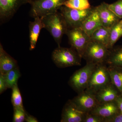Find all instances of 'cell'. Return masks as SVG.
Wrapping results in <instances>:
<instances>
[{"mask_svg": "<svg viewBox=\"0 0 122 122\" xmlns=\"http://www.w3.org/2000/svg\"><path fill=\"white\" fill-rule=\"evenodd\" d=\"M44 24V28L49 31L56 42L61 46L62 38L68 30L65 18L61 12L57 11L41 18Z\"/></svg>", "mask_w": 122, "mask_h": 122, "instance_id": "6da1fadb", "label": "cell"}, {"mask_svg": "<svg viewBox=\"0 0 122 122\" xmlns=\"http://www.w3.org/2000/svg\"><path fill=\"white\" fill-rule=\"evenodd\" d=\"M52 58L55 65L59 68L81 65V58L72 47H58L52 53Z\"/></svg>", "mask_w": 122, "mask_h": 122, "instance_id": "7a4b0ae2", "label": "cell"}, {"mask_svg": "<svg viewBox=\"0 0 122 122\" xmlns=\"http://www.w3.org/2000/svg\"><path fill=\"white\" fill-rule=\"evenodd\" d=\"M66 0H29L30 14L34 18H41L56 12L63 6Z\"/></svg>", "mask_w": 122, "mask_h": 122, "instance_id": "3957f363", "label": "cell"}, {"mask_svg": "<svg viewBox=\"0 0 122 122\" xmlns=\"http://www.w3.org/2000/svg\"><path fill=\"white\" fill-rule=\"evenodd\" d=\"M111 82L108 66L105 63L96 65L92 72L86 90L95 94Z\"/></svg>", "mask_w": 122, "mask_h": 122, "instance_id": "277c9868", "label": "cell"}, {"mask_svg": "<svg viewBox=\"0 0 122 122\" xmlns=\"http://www.w3.org/2000/svg\"><path fill=\"white\" fill-rule=\"evenodd\" d=\"M97 65L86 63L85 66L75 71L70 78L69 85L78 94L86 89L92 72Z\"/></svg>", "mask_w": 122, "mask_h": 122, "instance_id": "5b68a950", "label": "cell"}, {"mask_svg": "<svg viewBox=\"0 0 122 122\" xmlns=\"http://www.w3.org/2000/svg\"><path fill=\"white\" fill-rule=\"evenodd\" d=\"M109 49L105 45L96 41L90 40L86 48L82 58L86 63L98 64L105 63Z\"/></svg>", "mask_w": 122, "mask_h": 122, "instance_id": "8992f818", "label": "cell"}, {"mask_svg": "<svg viewBox=\"0 0 122 122\" xmlns=\"http://www.w3.org/2000/svg\"><path fill=\"white\" fill-rule=\"evenodd\" d=\"M94 7L85 10L70 8L63 5L59 9L65 20L68 29L80 28L83 21L92 12Z\"/></svg>", "mask_w": 122, "mask_h": 122, "instance_id": "52a82bcc", "label": "cell"}, {"mask_svg": "<svg viewBox=\"0 0 122 122\" xmlns=\"http://www.w3.org/2000/svg\"><path fill=\"white\" fill-rule=\"evenodd\" d=\"M66 34L68 36L71 47L82 58L86 48L91 40L90 36L81 28L68 29Z\"/></svg>", "mask_w": 122, "mask_h": 122, "instance_id": "ba28073f", "label": "cell"}, {"mask_svg": "<svg viewBox=\"0 0 122 122\" xmlns=\"http://www.w3.org/2000/svg\"><path fill=\"white\" fill-rule=\"evenodd\" d=\"M29 1V0H0L1 24L10 20L20 7Z\"/></svg>", "mask_w": 122, "mask_h": 122, "instance_id": "9c48e42d", "label": "cell"}, {"mask_svg": "<svg viewBox=\"0 0 122 122\" xmlns=\"http://www.w3.org/2000/svg\"><path fill=\"white\" fill-rule=\"evenodd\" d=\"M71 100L79 109L86 113L93 110L99 104L95 94L86 90L78 93Z\"/></svg>", "mask_w": 122, "mask_h": 122, "instance_id": "30bf717a", "label": "cell"}, {"mask_svg": "<svg viewBox=\"0 0 122 122\" xmlns=\"http://www.w3.org/2000/svg\"><path fill=\"white\" fill-rule=\"evenodd\" d=\"M86 113L82 111L71 100L63 107L61 115V122H83Z\"/></svg>", "mask_w": 122, "mask_h": 122, "instance_id": "8fae6325", "label": "cell"}, {"mask_svg": "<svg viewBox=\"0 0 122 122\" xmlns=\"http://www.w3.org/2000/svg\"><path fill=\"white\" fill-rule=\"evenodd\" d=\"M96 9L100 18L102 25L110 29L115 24L120 21L121 19L117 16L108 7V4L103 2Z\"/></svg>", "mask_w": 122, "mask_h": 122, "instance_id": "7c38bea8", "label": "cell"}, {"mask_svg": "<svg viewBox=\"0 0 122 122\" xmlns=\"http://www.w3.org/2000/svg\"><path fill=\"white\" fill-rule=\"evenodd\" d=\"M95 95L99 104L114 102L119 97L122 96L118 90L111 82L97 92Z\"/></svg>", "mask_w": 122, "mask_h": 122, "instance_id": "4fadbf2b", "label": "cell"}, {"mask_svg": "<svg viewBox=\"0 0 122 122\" xmlns=\"http://www.w3.org/2000/svg\"><path fill=\"white\" fill-rule=\"evenodd\" d=\"M120 112L115 101L99 103L90 113L100 116L105 120Z\"/></svg>", "mask_w": 122, "mask_h": 122, "instance_id": "5bb4252c", "label": "cell"}, {"mask_svg": "<svg viewBox=\"0 0 122 122\" xmlns=\"http://www.w3.org/2000/svg\"><path fill=\"white\" fill-rule=\"evenodd\" d=\"M102 26L96 7L83 21L80 28L90 36L97 29Z\"/></svg>", "mask_w": 122, "mask_h": 122, "instance_id": "9a60e30c", "label": "cell"}, {"mask_svg": "<svg viewBox=\"0 0 122 122\" xmlns=\"http://www.w3.org/2000/svg\"><path fill=\"white\" fill-rule=\"evenodd\" d=\"M34 18L33 21H30L29 23V49L30 51L35 49L40 32L42 29L44 28V24L41 18L36 17Z\"/></svg>", "mask_w": 122, "mask_h": 122, "instance_id": "2e32d148", "label": "cell"}, {"mask_svg": "<svg viewBox=\"0 0 122 122\" xmlns=\"http://www.w3.org/2000/svg\"><path fill=\"white\" fill-rule=\"evenodd\" d=\"M17 61L4 50L0 44V73L4 74L10 71L18 68Z\"/></svg>", "mask_w": 122, "mask_h": 122, "instance_id": "e0dca14e", "label": "cell"}, {"mask_svg": "<svg viewBox=\"0 0 122 122\" xmlns=\"http://www.w3.org/2000/svg\"><path fill=\"white\" fill-rule=\"evenodd\" d=\"M105 63L108 66L122 68V45L113 46L109 49Z\"/></svg>", "mask_w": 122, "mask_h": 122, "instance_id": "ac0fdd59", "label": "cell"}, {"mask_svg": "<svg viewBox=\"0 0 122 122\" xmlns=\"http://www.w3.org/2000/svg\"><path fill=\"white\" fill-rule=\"evenodd\" d=\"M108 69L112 83L118 90L122 96V68L108 66Z\"/></svg>", "mask_w": 122, "mask_h": 122, "instance_id": "d6986e66", "label": "cell"}, {"mask_svg": "<svg viewBox=\"0 0 122 122\" xmlns=\"http://www.w3.org/2000/svg\"><path fill=\"white\" fill-rule=\"evenodd\" d=\"M110 29L102 26L97 29L90 36L91 40L102 43L107 47L109 42Z\"/></svg>", "mask_w": 122, "mask_h": 122, "instance_id": "ffe728a7", "label": "cell"}, {"mask_svg": "<svg viewBox=\"0 0 122 122\" xmlns=\"http://www.w3.org/2000/svg\"><path fill=\"white\" fill-rule=\"evenodd\" d=\"M122 36V27L120 21L115 24L110 29L109 42L107 48L109 49L113 47L121 37Z\"/></svg>", "mask_w": 122, "mask_h": 122, "instance_id": "44dd1931", "label": "cell"}, {"mask_svg": "<svg viewBox=\"0 0 122 122\" xmlns=\"http://www.w3.org/2000/svg\"><path fill=\"white\" fill-rule=\"evenodd\" d=\"M3 75L8 89H12L14 86L17 84L18 79L21 76L18 67L11 70Z\"/></svg>", "mask_w": 122, "mask_h": 122, "instance_id": "7402d4cb", "label": "cell"}, {"mask_svg": "<svg viewBox=\"0 0 122 122\" xmlns=\"http://www.w3.org/2000/svg\"><path fill=\"white\" fill-rule=\"evenodd\" d=\"M63 5L79 10H85L91 7L88 0H66Z\"/></svg>", "mask_w": 122, "mask_h": 122, "instance_id": "603a6c76", "label": "cell"}, {"mask_svg": "<svg viewBox=\"0 0 122 122\" xmlns=\"http://www.w3.org/2000/svg\"><path fill=\"white\" fill-rule=\"evenodd\" d=\"M12 89L11 102L13 108H24L22 96L18 84L14 86Z\"/></svg>", "mask_w": 122, "mask_h": 122, "instance_id": "cb8c5ba5", "label": "cell"}, {"mask_svg": "<svg viewBox=\"0 0 122 122\" xmlns=\"http://www.w3.org/2000/svg\"><path fill=\"white\" fill-rule=\"evenodd\" d=\"M13 122H23L25 120L26 111L24 108H13Z\"/></svg>", "mask_w": 122, "mask_h": 122, "instance_id": "d4e9b609", "label": "cell"}, {"mask_svg": "<svg viewBox=\"0 0 122 122\" xmlns=\"http://www.w3.org/2000/svg\"><path fill=\"white\" fill-rule=\"evenodd\" d=\"M109 9L120 19H122V0H118L113 4H108Z\"/></svg>", "mask_w": 122, "mask_h": 122, "instance_id": "484cf974", "label": "cell"}, {"mask_svg": "<svg viewBox=\"0 0 122 122\" xmlns=\"http://www.w3.org/2000/svg\"><path fill=\"white\" fill-rule=\"evenodd\" d=\"M105 119L98 116L89 112L87 113L83 122H104Z\"/></svg>", "mask_w": 122, "mask_h": 122, "instance_id": "4316f807", "label": "cell"}, {"mask_svg": "<svg viewBox=\"0 0 122 122\" xmlns=\"http://www.w3.org/2000/svg\"><path fill=\"white\" fill-rule=\"evenodd\" d=\"M105 122H122V113L118 112L115 115L105 120Z\"/></svg>", "mask_w": 122, "mask_h": 122, "instance_id": "83f0119b", "label": "cell"}, {"mask_svg": "<svg viewBox=\"0 0 122 122\" xmlns=\"http://www.w3.org/2000/svg\"><path fill=\"white\" fill-rule=\"evenodd\" d=\"M8 89L4 75L0 73V94L5 91Z\"/></svg>", "mask_w": 122, "mask_h": 122, "instance_id": "f1b7e54d", "label": "cell"}, {"mask_svg": "<svg viewBox=\"0 0 122 122\" xmlns=\"http://www.w3.org/2000/svg\"><path fill=\"white\" fill-rule=\"evenodd\" d=\"M26 122H38V120L37 118L33 116L30 115L26 113L25 115V120Z\"/></svg>", "mask_w": 122, "mask_h": 122, "instance_id": "f546056e", "label": "cell"}, {"mask_svg": "<svg viewBox=\"0 0 122 122\" xmlns=\"http://www.w3.org/2000/svg\"><path fill=\"white\" fill-rule=\"evenodd\" d=\"M120 113H122V96H120L115 101Z\"/></svg>", "mask_w": 122, "mask_h": 122, "instance_id": "4dcf8cb0", "label": "cell"}, {"mask_svg": "<svg viewBox=\"0 0 122 122\" xmlns=\"http://www.w3.org/2000/svg\"><path fill=\"white\" fill-rule=\"evenodd\" d=\"M120 24H121V26H122V20H120Z\"/></svg>", "mask_w": 122, "mask_h": 122, "instance_id": "1f68e13d", "label": "cell"}]
</instances>
